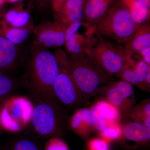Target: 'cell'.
<instances>
[{
  "mask_svg": "<svg viewBox=\"0 0 150 150\" xmlns=\"http://www.w3.org/2000/svg\"><path fill=\"white\" fill-rule=\"evenodd\" d=\"M6 1L7 2L13 3L17 2L20 1L21 0H6Z\"/></svg>",
  "mask_w": 150,
  "mask_h": 150,
  "instance_id": "obj_36",
  "label": "cell"
},
{
  "mask_svg": "<svg viewBox=\"0 0 150 150\" xmlns=\"http://www.w3.org/2000/svg\"><path fill=\"white\" fill-rule=\"evenodd\" d=\"M67 26L60 22L45 21L34 28L33 43L46 48H60L64 46Z\"/></svg>",
  "mask_w": 150,
  "mask_h": 150,
  "instance_id": "obj_10",
  "label": "cell"
},
{
  "mask_svg": "<svg viewBox=\"0 0 150 150\" xmlns=\"http://www.w3.org/2000/svg\"><path fill=\"white\" fill-rule=\"evenodd\" d=\"M34 28L33 24L27 27L17 28L11 26L3 19L0 21V29L3 35L16 46L27 40L30 34L33 33Z\"/></svg>",
  "mask_w": 150,
  "mask_h": 150,
  "instance_id": "obj_18",
  "label": "cell"
},
{
  "mask_svg": "<svg viewBox=\"0 0 150 150\" xmlns=\"http://www.w3.org/2000/svg\"><path fill=\"white\" fill-rule=\"evenodd\" d=\"M123 47L129 54H137L142 50L150 47L149 23L140 25Z\"/></svg>",
  "mask_w": 150,
  "mask_h": 150,
  "instance_id": "obj_15",
  "label": "cell"
},
{
  "mask_svg": "<svg viewBox=\"0 0 150 150\" xmlns=\"http://www.w3.org/2000/svg\"><path fill=\"white\" fill-rule=\"evenodd\" d=\"M121 127L123 136L126 139L139 144L149 142L150 128L134 121L127 122Z\"/></svg>",
  "mask_w": 150,
  "mask_h": 150,
  "instance_id": "obj_19",
  "label": "cell"
},
{
  "mask_svg": "<svg viewBox=\"0 0 150 150\" xmlns=\"http://www.w3.org/2000/svg\"><path fill=\"white\" fill-rule=\"evenodd\" d=\"M97 34L124 45L139 25L128 11L116 1L95 25Z\"/></svg>",
  "mask_w": 150,
  "mask_h": 150,
  "instance_id": "obj_4",
  "label": "cell"
},
{
  "mask_svg": "<svg viewBox=\"0 0 150 150\" xmlns=\"http://www.w3.org/2000/svg\"><path fill=\"white\" fill-rule=\"evenodd\" d=\"M109 143L101 138H93L88 142V150H110Z\"/></svg>",
  "mask_w": 150,
  "mask_h": 150,
  "instance_id": "obj_27",
  "label": "cell"
},
{
  "mask_svg": "<svg viewBox=\"0 0 150 150\" xmlns=\"http://www.w3.org/2000/svg\"><path fill=\"white\" fill-rule=\"evenodd\" d=\"M38 9L40 11H44L47 8L49 4H51L50 0H32Z\"/></svg>",
  "mask_w": 150,
  "mask_h": 150,
  "instance_id": "obj_29",
  "label": "cell"
},
{
  "mask_svg": "<svg viewBox=\"0 0 150 150\" xmlns=\"http://www.w3.org/2000/svg\"><path fill=\"white\" fill-rule=\"evenodd\" d=\"M19 57L18 46L6 38L0 29V72L9 74L16 67Z\"/></svg>",
  "mask_w": 150,
  "mask_h": 150,
  "instance_id": "obj_13",
  "label": "cell"
},
{
  "mask_svg": "<svg viewBox=\"0 0 150 150\" xmlns=\"http://www.w3.org/2000/svg\"><path fill=\"white\" fill-rule=\"evenodd\" d=\"M11 150H42L34 140L28 137H20L10 144Z\"/></svg>",
  "mask_w": 150,
  "mask_h": 150,
  "instance_id": "obj_24",
  "label": "cell"
},
{
  "mask_svg": "<svg viewBox=\"0 0 150 150\" xmlns=\"http://www.w3.org/2000/svg\"><path fill=\"white\" fill-rule=\"evenodd\" d=\"M2 131V129L1 128V125H0V133H1V132Z\"/></svg>",
  "mask_w": 150,
  "mask_h": 150,
  "instance_id": "obj_37",
  "label": "cell"
},
{
  "mask_svg": "<svg viewBox=\"0 0 150 150\" xmlns=\"http://www.w3.org/2000/svg\"><path fill=\"white\" fill-rule=\"evenodd\" d=\"M59 71L54 86L53 93L59 102L68 107H75L86 102L76 84L70 69L68 55L61 48L54 53Z\"/></svg>",
  "mask_w": 150,
  "mask_h": 150,
  "instance_id": "obj_5",
  "label": "cell"
},
{
  "mask_svg": "<svg viewBox=\"0 0 150 150\" xmlns=\"http://www.w3.org/2000/svg\"><path fill=\"white\" fill-rule=\"evenodd\" d=\"M66 0H50L52 9L54 13L59 10Z\"/></svg>",
  "mask_w": 150,
  "mask_h": 150,
  "instance_id": "obj_31",
  "label": "cell"
},
{
  "mask_svg": "<svg viewBox=\"0 0 150 150\" xmlns=\"http://www.w3.org/2000/svg\"><path fill=\"white\" fill-rule=\"evenodd\" d=\"M150 71L149 65L145 63L141 57L136 58L135 54H133L129 57L125 66L116 75L121 80L139 88Z\"/></svg>",
  "mask_w": 150,
  "mask_h": 150,
  "instance_id": "obj_11",
  "label": "cell"
},
{
  "mask_svg": "<svg viewBox=\"0 0 150 150\" xmlns=\"http://www.w3.org/2000/svg\"><path fill=\"white\" fill-rule=\"evenodd\" d=\"M59 71L54 54L48 48L33 43L28 65L29 87L33 99L55 98L53 86Z\"/></svg>",
  "mask_w": 150,
  "mask_h": 150,
  "instance_id": "obj_1",
  "label": "cell"
},
{
  "mask_svg": "<svg viewBox=\"0 0 150 150\" xmlns=\"http://www.w3.org/2000/svg\"><path fill=\"white\" fill-rule=\"evenodd\" d=\"M117 0H86L84 21L94 25L103 17Z\"/></svg>",
  "mask_w": 150,
  "mask_h": 150,
  "instance_id": "obj_16",
  "label": "cell"
},
{
  "mask_svg": "<svg viewBox=\"0 0 150 150\" xmlns=\"http://www.w3.org/2000/svg\"><path fill=\"white\" fill-rule=\"evenodd\" d=\"M86 0H66L62 7L54 13L55 20L68 27L84 21L85 6Z\"/></svg>",
  "mask_w": 150,
  "mask_h": 150,
  "instance_id": "obj_12",
  "label": "cell"
},
{
  "mask_svg": "<svg viewBox=\"0 0 150 150\" xmlns=\"http://www.w3.org/2000/svg\"><path fill=\"white\" fill-rule=\"evenodd\" d=\"M87 54L96 65L112 77L123 69L131 54H128L123 46L115 45L99 36Z\"/></svg>",
  "mask_w": 150,
  "mask_h": 150,
  "instance_id": "obj_6",
  "label": "cell"
},
{
  "mask_svg": "<svg viewBox=\"0 0 150 150\" xmlns=\"http://www.w3.org/2000/svg\"><path fill=\"white\" fill-rule=\"evenodd\" d=\"M133 121L150 128V99L143 100L135 105L129 114Z\"/></svg>",
  "mask_w": 150,
  "mask_h": 150,
  "instance_id": "obj_21",
  "label": "cell"
},
{
  "mask_svg": "<svg viewBox=\"0 0 150 150\" xmlns=\"http://www.w3.org/2000/svg\"><path fill=\"white\" fill-rule=\"evenodd\" d=\"M139 88L142 91L150 92V71H149L146 76L144 81L140 87Z\"/></svg>",
  "mask_w": 150,
  "mask_h": 150,
  "instance_id": "obj_32",
  "label": "cell"
},
{
  "mask_svg": "<svg viewBox=\"0 0 150 150\" xmlns=\"http://www.w3.org/2000/svg\"><path fill=\"white\" fill-rule=\"evenodd\" d=\"M95 104L106 119L108 126L119 123L121 115L116 108L105 99L98 100Z\"/></svg>",
  "mask_w": 150,
  "mask_h": 150,
  "instance_id": "obj_22",
  "label": "cell"
},
{
  "mask_svg": "<svg viewBox=\"0 0 150 150\" xmlns=\"http://www.w3.org/2000/svg\"><path fill=\"white\" fill-rule=\"evenodd\" d=\"M5 11V10L0 7V21L2 19L3 15H4Z\"/></svg>",
  "mask_w": 150,
  "mask_h": 150,
  "instance_id": "obj_34",
  "label": "cell"
},
{
  "mask_svg": "<svg viewBox=\"0 0 150 150\" xmlns=\"http://www.w3.org/2000/svg\"><path fill=\"white\" fill-rule=\"evenodd\" d=\"M148 8H150V0H137Z\"/></svg>",
  "mask_w": 150,
  "mask_h": 150,
  "instance_id": "obj_33",
  "label": "cell"
},
{
  "mask_svg": "<svg viewBox=\"0 0 150 150\" xmlns=\"http://www.w3.org/2000/svg\"><path fill=\"white\" fill-rule=\"evenodd\" d=\"M33 107L27 98L21 96L8 98L0 106V125L2 130L21 131L30 122Z\"/></svg>",
  "mask_w": 150,
  "mask_h": 150,
  "instance_id": "obj_7",
  "label": "cell"
},
{
  "mask_svg": "<svg viewBox=\"0 0 150 150\" xmlns=\"http://www.w3.org/2000/svg\"><path fill=\"white\" fill-rule=\"evenodd\" d=\"M44 150H70L64 141L57 137L50 138L45 145Z\"/></svg>",
  "mask_w": 150,
  "mask_h": 150,
  "instance_id": "obj_28",
  "label": "cell"
},
{
  "mask_svg": "<svg viewBox=\"0 0 150 150\" xmlns=\"http://www.w3.org/2000/svg\"><path fill=\"white\" fill-rule=\"evenodd\" d=\"M90 108L95 130L99 132L103 131L108 126L106 119L102 115L96 105L93 104Z\"/></svg>",
  "mask_w": 150,
  "mask_h": 150,
  "instance_id": "obj_26",
  "label": "cell"
},
{
  "mask_svg": "<svg viewBox=\"0 0 150 150\" xmlns=\"http://www.w3.org/2000/svg\"><path fill=\"white\" fill-rule=\"evenodd\" d=\"M140 55L142 60L150 66V47H149L140 51L138 54Z\"/></svg>",
  "mask_w": 150,
  "mask_h": 150,
  "instance_id": "obj_30",
  "label": "cell"
},
{
  "mask_svg": "<svg viewBox=\"0 0 150 150\" xmlns=\"http://www.w3.org/2000/svg\"><path fill=\"white\" fill-rule=\"evenodd\" d=\"M99 37L95 26L83 21L67 27L64 45L69 56L87 54Z\"/></svg>",
  "mask_w": 150,
  "mask_h": 150,
  "instance_id": "obj_8",
  "label": "cell"
},
{
  "mask_svg": "<svg viewBox=\"0 0 150 150\" xmlns=\"http://www.w3.org/2000/svg\"><path fill=\"white\" fill-rule=\"evenodd\" d=\"M68 57L72 76L86 102L112 82V77L96 65L87 54Z\"/></svg>",
  "mask_w": 150,
  "mask_h": 150,
  "instance_id": "obj_3",
  "label": "cell"
},
{
  "mask_svg": "<svg viewBox=\"0 0 150 150\" xmlns=\"http://www.w3.org/2000/svg\"><path fill=\"white\" fill-rule=\"evenodd\" d=\"M98 93H103L104 99L118 109L121 118L129 117L136 103L132 85L122 80L111 82L102 86Z\"/></svg>",
  "mask_w": 150,
  "mask_h": 150,
  "instance_id": "obj_9",
  "label": "cell"
},
{
  "mask_svg": "<svg viewBox=\"0 0 150 150\" xmlns=\"http://www.w3.org/2000/svg\"><path fill=\"white\" fill-rule=\"evenodd\" d=\"M2 19L13 27H25L33 24L30 11L22 4H19L5 11Z\"/></svg>",
  "mask_w": 150,
  "mask_h": 150,
  "instance_id": "obj_17",
  "label": "cell"
},
{
  "mask_svg": "<svg viewBox=\"0 0 150 150\" xmlns=\"http://www.w3.org/2000/svg\"><path fill=\"white\" fill-rule=\"evenodd\" d=\"M70 128L75 134L86 139L95 131L93 123L91 108H83L78 109L69 121Z\"/></svg>",
  "mask_w": 150,
  "mask_h": 150,
  "instance_id": "obj_14",
  "label": "cell"
},
{
  "mask_svg": "<svg viewBox=\"0 0 150 150\" xmlns=\"http://www.w3.org/2000/svg\"><path fill=\"white\" fill-rule=\"evenodd\" d=\"M16 83L9 74L0 72V106L14 90Z\"/></svg>",
  "mask_w": 150,
  "mask_h": 150,
  "instance_id": "obj_23",
  "label": "cell"
},
{
  "mask_svg": "<svg viewBox=\"0 0 150 150\" xmlns=\"http://www.w3.org/2000/svg\"><path fill=\"white\" fill-rule=\"evenodd\" d=\"M117 1L128 11L133 20L138 25L149 22L150 17V8L137 0Z\"/></svg>",
  "mask_w": 150,
  "mask_h": 150,
  "instance_id": "obj_20",
  "label": "cell"
},
{
  "mask_svg": "<svg viewBox=\"0 0 150 150\" xmlns=\"http://www.w3.org/2000/svg\"><path fill=\"white\" fill-rule=\"evenodd\" d=\"M99 134L101 138L108 142L120 139L123 137L122 127L119 124L108 126Z\"/></svg>",
  "mask_w": 150,
  "mask_h": 150,
  "instance_id": "obj_25",
  "label": "cell"
},
{
  "mask_svg": "<svg viewBox=\"0 0 150 150\" xmlns=\"http://www.w3.org/2000/svg\"><path fill=\"white\" fill-rule=\"evenodd\" d=\"M0 150H11L9 146H4L0 149Z\"/></svg>",
  "mask_w": 150,
  "mask_h": 150,
  "instance_id": "obj_35",
  "label": "cell"
},
{
  "mask_svg": "<svg viewBox=\"0 0 150 150\" xmlns=\"http://www.w3.org/2000/svg\"><path fill=\"white\" fill-rule=\"evenodd\" d=\"M30 123L33 132L43 138L61 137L66 126L67 116L55 98H36Z\"/></svg>",
  "mask_w": 150,
  "mask_h": 150,
  "instance_id": "obj_2",
  "label": "cell"
}]
</instances>
